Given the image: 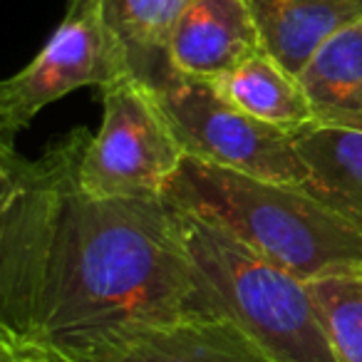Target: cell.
<instances>
[{
  "mask_svg": "<svg viewBox=\"0 0 362 362\" xmlns=\"http://www.w3.org/2000/svg\"><path fill=\"white\" fill-rule=\"evenodd\" d=\"M149 90L184 156L300 187L310 176L296 149L293 132L266 124L238 110L211 80L171 70Z\"/></svg>",
  "mask_w": 362,
  "mask_h": 362,
  "instance_id": "4",
  "label": "cell"
},
{
  "mask_svg": "<svg viewBox=\"0 0 362 362\" xmlns=\"http://www.w3.org/2000/svg\"><path fill=\"white\" fill-rule=\"evenodd\" d=\"M129 77L127 65L107 33L95 0L70 3L42 50L0 85V141L25 129L40 110L80 87H100Z\"/></svg>",
  "mask_w": 362,
  "mask_h": 362,
  "instance_id": "7",
  "label": "cell"
},
{
  "mask_svg": "<svg viewBox=\"0 0 362 362\" xmlns=\"http://www.w3.org/2000/svg\"><path fill=\"white\" fill-rule=\"evenodd\" d=\"M298 80L315 124L362 129V18L327 37Z\"/></svg>",
  "mask_w": 362,
  "mask_h": 362,
  "instance_id": "10",
  "label": "cell"
},
{
  "mask_svg": "<svg viewBox=\"0 0 362 362\" xmlns=\"http://www.w3.org/2000/svg\"><path fill=\"white\" fill-rule=\"evenodd\" d=\"M340 362H362V273L310 283Z\"/></svg>",
  "mask_w": 362,
  "mask_h": 362,
  "instance_id": "14",
  "label": "cell"
},
{
  "mask_svg": "<svg viewBox=\"0 0 362 362\" xmlns=\"http://www.w3.org/2000/svg\"><path fill=\"white\" fill-rule=\"evenodd\" d=\"M261 50V33L248 0H189L169 40L176 72L211 82Z\"/></svg>",
  "mask_w": 362,
  "mask_h": 362,
  "instance_id": "8",
  "label": "cell"
},
{
  "mask_svg": "<svg viewBox=\"0 0 362 362\" xmlns=\"http://www.w3.org/2000/svg\"><path fill=\"white\" fill-rule=\"evenodd\" d=\"M95 3L129 77L144 82L146 87L159 85L174 70L169 60V40L189 0H95Z\"/></svg>",
  "mask_w": 362,
  "mask_h": 362,
  "instance_id": "11",
  "label": "cell"
},
{
  "mask_svg": "<svg viewBox=\"0 0 362 362\" xmlns=\"http://www.w3.org/2000/svg\"><path fill=\"white\" fill-rule=\"evenodd\" d=\"M176 216L218 315L236 322L273 362H340L310 283L206 218L181 209Z\"/></svg>",
  "mask_w": 362,
  "mask_h": 362,
  "instance_id": "3",
  "label": "cell"
},
{
  "mask_svg": "<svg viewBox=\"0 0 362 362\" xmlns=\"http://www.w3.org/2000/svg\"><path fill=\"white\" fill-rule=\"evenodd\" d=\"M87 136L77 127L35 159L0 141V345L218 315L164 197L97 199L82 189Z\"/></svg>",
  "mask_w": 362,
  "mask_h": 362,
  "instance_id": "1",
  "label": "cell"
},
{
  "mask_svg": "<svg viewBox=\"0 0 362 362\" xmlns=\"http://www.w3.org/2000/svg\"><path fill=\"white\" fill-rule=\"evenodd\" d=\"M161 197L308 283L362 273V228L300 184L184 156Z\"/></svg>",
  "mask_w": 362,
  "mask_h": 362,
  "instance_id": "2",
  "label": "cell"
},
{
  "mask_svg": "<svg viewBox=\"0 0 362 362\" xmlns=\"http://www.w3.org/2000/svg\"><path fill=\"white\" fill-rule=\"evenodd\" d=\"M214 85L238 110L266 124L281 127L293 134L315 124L310 102L298 75L288 72L266 50L248 57Z\"/></svg>",
  "mask_w": 362,
  "mask_h": 362,
  "instance_id": "13",
  "label": "cell"
},
{
  "mask_svg": "<svg viewBox=\"0 0 362 362\" xmlns=\"http://www.w3.org/2000/svg\"><path fill=\"white\" fill-rule=\"evenodd\" d=\"M184 159L151 90L134 77H119L102 90V124L90 134L77 161V176L90 197H161Z\"/></svg>",
  "mask_w": 362,
  "mask_h": 362,
  "instance_id": "5",
  "label": "cell"
},
{
  "mask_svg": "<svg viewBox=\"0 0 362 362\" xmlns=\"http://www.w3.org/2000/svg\"><path fill=\"white\" fill-rule=\"evenodd\" d=\"M293 136L310 174L303 187L362 228V129L310 124Z\"/></svg>",
  "mask_w": 362,
  "mask_h": 362,
  "instance_id": "12",
  "label": "cell"
},
{
  "mask_svg": "<svg viewBox=\"0 0 362 362\" xmlns=\"http://www.w3.org/2000/svg\"><path fill=\"white\" fill-rule=\"evenodd\" d=\"M0 362H273L218 315L136 320L42 345H0Z\"/></svg>",
  "mask_w": 362,
  "mask_h": 362,
  "instance_id": "6",
  "label": "cell"
},
{
  "mask_svg": "<svg viewBox=\"0 0 362 362\" xmlns=\"http://www.w3.org/2000/svg\"><path fill=\"white\" fill-rule=\"evenodd\" d=\"M263 50L300 75L315 50L362 18V0H248Z\"/></svg>",
  "mask_w": 362,
  "mask_h": 362,
  "instance_id": "9",
  "label": "cell"
},
{
  "mask_svg": "<svg viewBox=\"0 0 362 362\" xmlns=\"http://www.w3.org/2000/svg\"><path fill=\"white\" fill-rule=\"evenodd\" d=\"M70 3H77V0H70Z\"/></svg>",
  "mask_w": 362,
  "mask_h": 362,
  "instance_id": "15",
  "label": "cell"
}]
</instances>
